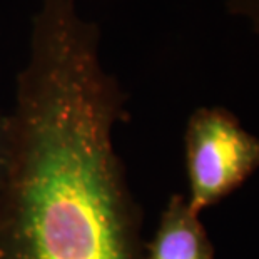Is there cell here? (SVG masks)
<instances>
[{
	"label": "cell",
	"instance_id": "1",
	"mask_svg": "<svg viewBox=\"0 0 259 259\" xmlns=\"http://www.w3.org/2000/svg\"><path fill=\"white\" fill-rule=\"evenodd\" d=\"M75 0H42L17 75L15 167L0 259H146L142 212L114 146L127 92Z\"/></svg>",
	"mask_w": 259,
	"mask_h": 259
},
{
	"label": "cell",
	"instance_id": "5",
	"mask_svg": "<svg viewBox=\"0 0 259 259\" xmlns=\"http://www.w3.org/2000/svg\"><path fill=\"white\" fill-rule=\"evenodd\" d=\"M224 7L231 15L249 22L252 32L259 37V0H224Z\"/></svg>",
	"mask_w": 259,
	"mask_h": 259
},
{
	"label": "cell",
	"instance_id": "4",
	"mask_svg": "<svg viewBox=\"0 0 259 259\" xmlns=\"http://www.w3.org/2000/svg\"><path fill=\"white\" fill-rule=\"evenodd\" d=\"M15 167V127L12 115L0 111V209Z\"/></svg>",
	"mask_w": 259,
	"mask_h": 259
},
{
	"label": "cell",
	"instance_id": "2",
	"mask_svg": "<svg viewBox=\"0 0 259 259\" xmlns=\"http://www.w3.org/2000/svg\"><path fill=\"white\" fill-rule=\"evenodd\" d=\"M184 157L192 211L201 214L238 191L259 169V137L224 107H199L184 132Z\"/></svg>",
	"mask_w": 259,
	"mask_h": 259
},
{
	"label": "cell",
	"instance_id": "3",
	"mask_svg": "<svg viewBox=\"0 0 259 259\" xmlns=\"http://www.w3.org/2000/svg\"><path fill=\"white\" fill-rule=\"evenodd\" d=\"M201 214L192 211L186 196L172 194L159 219L146 259H214V246Z\"/></svg>",
	"mask_w": 259,
	"mask_h": 259
}]
</instances>
